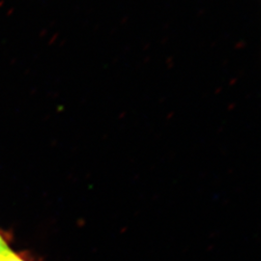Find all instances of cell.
Returning <instances> with one entry per match:
<instances>
[{
	"instance_id": "1",
	"label": "cell",
	"mask_w": 261,
	"mask_h": 261,
	"mask_svg": "<svg viewBox=\"0 0 261 261\" xmlns=\"http://www.w3.org/2000/svg\"><path fill=\"white\" fill-rule=\"evenodd\" d=\"M12 252L8 248L7 244L2 239V237L0 236V259L5 257L6 255H8L10 252Z\"/></svg>"
},
{
	"instance_id": "2",
	"label": "cell",
	"mask_w": 261,
	"mask_h": 261,
	"mask_svg": "<svg viewBox=\"0 0 261 261\" xmlns=\"http://www.w3.org/2000/svg\"><path fill=\"white\" fill-rule=\"evenodd\" d=\"M0 261H24L22 260V259H20L19 256H17L15 253L13 252H10L8 255H6L5 257H3V258H1Z\"/></svg>"
}]
</instances>
